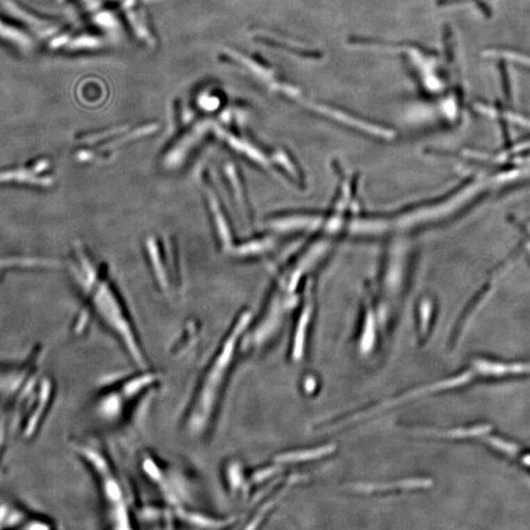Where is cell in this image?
I'll return each instance as SVG.
<instances>
[{
  "label": "cell",
  "instance_id": "obj_1",
  "mask_svg": "<svg viewBox=\"0 0 530 530\" xmlns=\"http://www.w3.org/2000/svg\"><path fill=\"white\" fill-rule=\"evenodd\" d=\"M251 323V310L238 313L199 377L181 420L190 438L204 439L213 431Z\"/></svg>",
  "mask_w": 530,
  "mask_h": 530
},
{
  "label": "cell",
  "instance_id": "obj_2",
  "mask_svg": "<svg viewBox=\"0 0 530 530\" xmlns=\"http://www.w3.org/2000/svg\"><path fill=\"white\" fill-rule=\"evenodd\" d=\"M350 44L400 57L424 99L447 102L454 99L451 94L458 97L457 78L454 77L455 63L448 52L444 56L440 51L422 44L373 38H351Z\"/></svg>",
  "mask_w": 530,
  "mask_h": 530
},
{
  "label": "cell",
  "instance_id": "obj_3",
  "mask_svg": "<svg viewBox=\"0 0 530 530\" xmlns=\"http://www.w3.org/2000/svg\"><path fill=\"white\" fill-rule=\"evenodd\" d=\"M82 263L83 291L97 320L113 335L135 368L149 367L146 351L124 304L103 274L96 268L92 270L88 258Z\"/></svg>",
  "mask_w": 530,
  "mask_h": 530
},
{
  "label": "cell",
  "instance_id": "obj_4",
  "mask_svg": "<svg viewBox=\"0 0 530 530\" xmlns=\"http://www.w3.org/2000/svg\"><path fill=\"white\" fill-rule=\"evenodd\" d=\"M75 452L94 477L106 524L113 529H133L129 492L108 454L99 444L88 440L78 442Z\"/></svg>",
  "mask_w": 530,
  "mask_h": 530
},
{
  "label": "cell",
  "instance_id": "obj_5",
  "mask_svg": "<svg viewBox=\"0 0 530 530\" xmlns=\"http://www.w3.org/2000/svg\"><path fill=\"white\" fill-rule=\"evenodd\" d=\"M160 377L158 372L137 368V372L119 379L101 390L94 401V412L101 422L108 425L123 424L131 417L140 401L158 388Z\"/></svg>",
  "mask_w": 530,
  "mask_h": 530
},
{
  "label": "cell",
  "instance_id": "obj_6",
  "mask_svg": "<svg viewBox=\"0 0 530 530\" xmlns=\"http://www.w3.org/2000/svg\"><path fill=\"white\" fill-rule=\"evenodd\" d=\"M142 470L147 479L156 486L165 502L176 511L184 510L189 493L179 472L160 458L146 455L142 458Z\"/></svg>",
  "mask_w": 530,
  "mask_h": 530
},
{
  "label": "cell",
  "instance_id": "obj_7",
  "mask_svg": "<svg viewBox=\"0 0 530 530\" xmlns=\"http://www.w3.org/2000/svg\"><path fill=\"white\" fill-rule=\"evenodd\" d=\"M472 372L479 376L491 379H507L530 375V361H506L474 358Z\"/></svg>",
  "mask_w": 530,
  "mask_h": 530
},
{
  "label": "cell",
  "instance_id": "obj_8",
  "mask_svg": "<svg viewBox=\"0 0 530 530\" xmlns=\"http://www.w3.org/2000/svg\"><path fill=\"white\" fill-rule=\"evenodd\" d=\"M34 373L32 360L21 367H0V400H12Z\"/></svg>",
  "mask_w": 530,
  "mask_h": 530
},
{
  "label": "cell",
  "instance_id": "obj_9",
  "mask_svg": "<svg viewBox=\"0 0 530 530\" xmlns=\"http://www.w3.org/2000/svg\"><path fill=\"white\" fill-rule=\"evenodd\" d=\"M33 517V513L15 504L0 505V529H27Z\"/></svg>",
  "mask_w": 530,
  "mask_h": 530
},
{
  "label": "cell",
  "instance_id": "obj_10",
  "mask_svg": "<svg viewBox=\"0 0 530 530\" xmlns=\"http://www.w3.org/2000/svg\"><path fill=\"white\" fill-rule=\"evenodd\" d=\"M433 482L427 479H412L399 480L396 482L380 484H358L354 487L356 491L361 493H377V492H387L391 490H401V489H420L427 488L431 486Z\"/></svg>",
  "mask_w": 530,
  "mask_h": 530
},
{
  "label": "cell",
  "instance_id": "obj_11",
  "mask_svg": "<svg viewBox=\"0 0 530 530\" xmlns=\"http://www.w3.org/2000/svg\"><path fill=\"white\" fill-rule=\"evenodd\" d=\"M335 450H336V447L334 445H326L308 449V450L280 454L275 457L274 462L277 465L310 462V461H315L316 458L326 457L330 454L334 453Z\"/></svg>",
  "mask_w": 530,
  "mask_h": 530
},
{
  "label": "cell",
  "instance_id": "obj_12",
  "mask_svg": "<svg viewBox=\"0 0 530 530\" xmlns=\"http://www.w3.org/2000/svg\"><path fill=\"white\" fill-rule=\"evenodd\" d=\"M492 427L489 424H477L474 427H465V429H458L450 430L443 433L444 437L450 439H470L477 438V437H486L490 434Z\"/></svg>",
  "mask_w": 530,
  "mask_h": 530
},
{
  "label": "cell",
  "instance_id": "obj_13",
  "mask_svg": "<svg viewBox=\"0 0 530 530\" xmlns=\"http://www.w3.org/2000/svg\"><path fill=\"white\" fill-rule=\"evenodd\" d=\"M515 460L519 461L520 465L530 470V452H520Z\"/></svg>",
  "mask_w": 530,
  "mask_h": 530
}]
</instances>
